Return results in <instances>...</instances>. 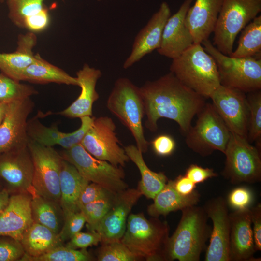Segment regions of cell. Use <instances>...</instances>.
Wrapping results in <instances>:
<instances>
[{
  "label": "cell",
  "instance_id": "obj_1",
  "mask_svg": "<svg viewBox=\"0 0 261 261\" xmlns=\"http://www.w3.org/2000/svg\"><path fill=\"white\" fill-rule=\"evenodd\" d=\"M146 120V127L158 130V121L165 118L175 121L185 135L194 117L206 103L204 97L183 84L172 72L140 87Z\"/></svg>",
  "mask_w": 261,
  "mask_h": 261
},
{
  "label": "cell",
  "instance_id": "obj_2",
  "mask_svg": "<svg viewBox=\"0 0 261 261\" xmlns=\"http://www.w3.org/2000/svg\"><path fill=\"white\" fill-rule=\"evenodd\" d=\"M181 211L178 225L166 245L165 261H199L210 236L208 218L203 207L196 205Z\"/></svg>",
  "mask_w": 261,
  "mask_h": 261
},
{
  "label": "cell",
  "instance_id": "obj_3",
  "mask_svg": "<svg viewBox=\"0 0 261 261\" xmlns=\"http://www.w3.org/2000/svg\"><path fill=\"white\" fill-rule=\"evenodd\" d=\"M170 71L183 84L206 99L220 85L216 62L201 44H193L173 59Z\"/></svg>",
  "mask_w": 261,
  "mask_h": 261
},
{
  "label": "cell",
  "instance_id": "obj_4",
  "mask_svg": "<svg viewBox=\"0 0 261 261\" xmlns=\"http://www.w3.org/2000/svg\"><path fill=\"white\" fill-rule=\"evenodd\" d=\"M169 226L157 218H146L143 213L130 215L121 241L140 259L165 261Z\"/></svg>",
  "mask_w": 261,
  "mask_h": 261
},
{
  "label": "cell",
  "instance_id": "obj_5",
  "mask_svg": "<svg viewBox=\"0 0 261 261\" xmlns=\"http://www.w3.org/2000/svg\"><path fill=\"white\" fill-rule=\"evenodd\" d=\"M107 107L131 132L138 149L146 152L149 143L142 125L145 110L140 87L128 78H118L108 98Z\"/></svg>",
  "mask_w": 261,
  "mask_h": 261
},
{
  "label": "cell",
  "instance_id": "obj_6",
  "mask_svg": "<svg viewBox=\"0 0 261 261\" xmlns=\"http://www.w3.org/2000/svg\"><path fill=\"white\" fill-rule=\"evenodd\" d=\"M201 44L216 62L220 85L245 93L261 89V58H233L224 55L208 39L203 41Z\"/></svg>",
  "mask_w": 261,
  "mask_h": 261
},
{
  "label": "cell",
  "instance_id": "obj_7",
  "mask_svg": "<svg viewBox=\"0 0 261 261\" xmlns=\"http://www.w3.org/2000/svg\"><path fill=\"white\" fill-rule=\"evenodd\" d=\"M261 11V0H223L213 31V44L230 55L237 35Z\"/></svg>",
  "mask_w": 261,
  "mask_h": 261
},
{
  "label": "cell",
  "instance_id": "obj_8",
  "mask_svg": "<svg viewBox=\"0 0 261 261\" xmlns=\"http://www.w3.org/2000/svg\"><path fill=\"white\" fill-rule=\"evenodd\" d=\"M197 119L185 134V143L203 157L215 151L224 154L231 132L212 103L206 102L197 114Z\"/></svg>",
  "mask_w": 261,
  "mask_h": 261
},
{
  "label": "cell",
  "instance_id": "obj_9",
  "mask_svg": "<svg viewBox=\"0 0 261 261\" xmlns=\"http://www.w3.org/2000/svg\"><path fill=\"white\" fill-rule=\"evenodd\" d=\"M224 154L222 175L232 184L255 183L261 180V150L246 138L231 133Z\"/></svg>",
  "mask_w": 261,
  "mask_h": 261
},
{
  "label": "cell",
  "instance_id": "obj_10",
  "mask_svg": "<svg viewBox=\"0 0 261 261\" xmlns=\"http://www.w3.org/2000/svg\"><path fill=\"white\" fill-rule=\"evenodd\" d=\"M60 155L89 182L97 184L113 194L128 188V185L124 181L125 173L121 166H115L95 158L80 143L64 149Z\"/></svg>",
  "mask_w": 261,
  "mask_h": 261
},
{
  "label": "cell",
  "instance_id": "obj_11",
  "mask_svg": "<svg viewBox=\"0 0 261 261\" xmlns=\"http://www.w3.org/2000/svg\"><path fill=\"white\" fill-rule=\"evenodd\" d=\"M28 147L33 164V188L39 194L59 203L62 156L53 147L43 145L29 138Z\"/></svg>",
  "mask_w": 261,
  "mask_h": 261
},
{
  "label": "cell",
  "instance_id": "obj_12",
  "mask_svg": "<svg viewBox=\"0 0 261 261\" xmlns=\"http://www.w3.org/2000/svg\"><path fill=\"white\" fill-rule=\"evenodd\" d=\"M116 126L108 116L94 118L80 144L95 158L106 161L115 166H124L130 159L119 145Z\"/></svg>",
  "mask_w": 261,
  "mask_h": 261
},
{
  "label": "cell",
  "instance_id": "obj_13",
  "mask_svg": "<svg viewBox=\"0 0 261 261\" xmlns=\"http://www.w3.org/2000/svg\"><path fill=\"white\" fill-rule=\"evenodd\" d=\"M210 98L230 131L247 138L249 111L246 94L220 85Z\"/></svg>",
  "mask_w": 261,
  "mask_h": 261
},
{
  "label": "cell",
  "instance_id": "obj_14",
  "mask_svg": "<svg viewBox=\"0 0 261 261\" xmlns=\"http://www.w3.org/2000/svg\"><path fill=\"white\" fill-rule=\"evenodd\" d=\"M33 164L28 145L0 153V183L10 194L32 188Z\"/></svg>",
  "mask_w": 261,
  "mask_h": 261
},
{
  "label": "cell",
  "instance_id": "obj_15",
  "mask_svg": "<svg viewBox=\"0 0 261 261\" xmlns=\"http://www.w3.org/2000/svg\"><path fill=\"white\" fill-rule=\"evenodd\" d=\"M203 208L213 223L204 261H229L231 223L226 200L222 196L212 198Z\"/></svg>",
  "mask_w": 261,
  "mask_h": 261
},
{
  "label": "cell",
  "instance_id": "obj_16",
  "mask_svg": "<svg viewBox=\"0 0 261 261\" xmlns=\"http://www.w3.org/2000/svg\"><path fill=\"white\" fill-rule=\"evenodd\" d=\"M142 195L138 188H127L114 195L110 209L95 230L102 244L121 240L129 214Z\"/></svg>",
  "mask_w": 261,
  "mask_h": 261
},
{
  "label": "cell",
  "instance_id": "obj_17",
  "mask_svg": "<svg viewBox=\"0 0 261 261\" xmlns=\"http://www.w3.org/2000/svg\"><path fill=\"white\" fill-rule=\"evenodd\" d=\"M33 108L30 98L8 104L0 125V153L28 145V117Z\"/></svg>",
  "mask_w": 261,
  "mask_h": 261
},
{
  "label": "cell",
  "instance_id": "obj_18",
  "mask_svg": "<svg viewBox=\"0 0 261 261\" xmlns=\"http://www.w3.org/2000/svg\"><path fill=\"white\" fill-rule=\"evenodd\" d=\"M193 0H185L178 10L168 19L160 47L161 55L172 59L178 57L193 44L191 33L185 23L187 12Z\"/></svg>",
  "mask_w": 261,
  "mask_h": 261
},
{
  "label": "cell",
  "instance_id": "obj_19",
  "mask_svg": "<svg viewBox=\"0 0 261 261\" xmlns=\"http://www.w3.org/2000/svg\"><path fill=\"white\" fill-rule=\"evenodd\" d=\"M170 16L171 10L168 4L163 2L158 11L136 36L131 51L123 63V68H129L160 47L164 26Z\"/></svg>",
  "mask_w": 261,
  "mask_h": 261
},
{
  "label": "cell",
  "instance_id": "obj_20",
  "mask_svg": "<svg viewBox=\"0 0 261 261\" xmlns=\"http://www.w3.org/2000/svg\"><path fill=\"white\" fill-rule=\"evenodd\" d=\"M229 261H256L250 208L230 213Z\"/></svg>",
  "mask_w": 261,
  "mask_h": 261
},
{
  "label": "cell",
  "instance_id": "obj_21",
  "mask_svg": "<svg viewBox=\"0 0 261 261\" xmlns=\"http://www.w3.org/2000/svg\"><path fill=\"white\" fill-rule=\"evenodd\" d=\"M94 118L89 116L80 118V127L70 133L58 130L56 125L47 127L37 118H32L28 120V135L30 139L43 145L53 147L55 145H59L64 149H68L81 143Z\"/></svg>",
  "mask_w": 261,
  "mask_h": 261
},
{
  "label": "cell",
  "instance_id": "obj_22",
  "mask_svg": "<svg viewBox=\"0 0 261 261\" xmlns=\"http://www.w3.org/2000/svg\"><path fill=\"white\" fill-rule=\"evenodd\" d=\"M31 200L29 192L10 195L8 205L0 215V236L20 241L24 232L33 222Z\"/></svg>",
  "mask_w": 261,
  "mask_h": 261
},
{
  "label": "cell",
  "instance_id": "obj_23",
  "mask_svg": "<svg viewBox=\"0 0 261 261\" xmlns=\"http://www.w3.org/2000/svg\"><path fill=\"white\" fill-rule=\"evenodd\" d=\"M223 0H196L188 9L185 23L194 44H201L213 32Z\"/></svg>",
  "mask_w": 261,
  "mask_h": 261
},
{
  "label": "cell",
  "instance_id": "obj_24",
  "mask_svg": "<svg viewBox=\"0 0 261 261\" xmlns=\"http://www.w3.org/2000/svg\"><path fill=\"white\" fill-rule=\"evenodd\" d=\"M76 76L81 89L79 96L69 106L57 114L70 118L92 116L93 104L99 98L96 86L102 72L85 64L77 72Z\"/></svg>",
  "mask_w": 261,
  "mask_h": 261
},
{
  "label": "cell",
  "instance_id": "obj_25",
  "mask_svg": "<svg viewBox=\"0 0 261 261\" xmlns=\"http://www.w3.org/2000/svg\"><path fill=\"white\" fill-rule=\"evenodd\" d=\"M36 44L37 37L34 33L29 31L19 35L14 52L0 53V70L2 73L20 81L24 70L35 59L33 49Z\"/></svg>",
  "mask_w": 261,
  "mask_h": 261
},
{
  "label": "cell",
  "instance_id": "obj_26",
  "mask_svg": "<svg viewBox=\"0 0 261 261\" xmlns=\"http://www.w3.org/2000/svg\"><path fill=\"white\" fill-rule=\"evenodd\" d=\"M88 183L89 182L72 164L63 160L60 174L59 204L64 216L80 211L78 206L79 198L83 189Z\"/></svg>",
  "mask_w": 261,
  "mask_h": 261
},
{
  "label": "cell",
  "instance_id": "obj_27",
  "mask_svg": "<svg viewBox=\"0 0 261 261\" xmlns=\"http://www.w3.org/2000/svg\"><path fill=\"white\" fill-rule=\"evenodd\" d=\"M200 198V194L196 189L189 195L179 194L174 188L173 180H168L153 199V203L148 206L147 212L153 218H158L161 215L196 205Z\"/></svg>",
  "mask_w": 261,
  "mask_h": 261
},
{
  "label": "cell",
  "instance_id": "obj_28",
  "mask_svg": "<svg viewBox=\"0 0 261 261\" xmlns=\"http://www.w3.org/2000/svg\"><path fill=\"white\" fill-rule=\"evenodd\" d=\"M20 81L46 84L55 83L79 86L76 77L69 75L62 69L43 59L39 54L36 55L34 61L23 72Z\"/></svg>",
  "mask_w": 261,
  "mask_h": 261
},
{
  "label": "cell",
  "instance_id": "obj_29",
  "mask_svg": "<svg viewBox=\"0 0 261 261\" xmlns=\"http://www.w3.org/2000/svg\"><path fill=\"white\" fill-rule=\"evenodd\" d=\"M20 242L25 254L31 257L41 256L63 245L58 234L34 222L24 232Z\"/></svg>",
  "mask_w": 261,
  "mask_h": 261
},
{
  "label": "cell",
  "instance_id": "obj_30",
  "mask_svg": "<svg viewBox=\"0 0 261 261\" xmlns=\"http://www.w3.org/2000/svg\"><path fill=\"white\" fill-rule=\"evenodd\" d=\"M29 193L33 222L58 234L64 222L63 212L59 203L39 194L33 187Z\"/></svg>",
  "mask_w": 261,
  "mask_h": 261
},
{
  "label": "cell",
  "instance_id": "obj_31",
  "mask_svg": "<svg viewBox=\"0 0 261 261\" xmlns=\"http://www.w3.org/2000/svg\"><path fill=\"white\" fill-rule=\"evenodd\" d=\"M124 150L140 171L141 179L138 188L143 195L153 199L168 182L167 176L163 172L157 173L150 170L144 160L142 152L136 146L129 145L124 147Z\"/></svg>",
  "mask_w": 261,
  "mask_h": 261
},
{
  "label": "cell",
  "instance_id": "obj_32",
  "mask_svg": "<svg viewBox=\"0 0 261 261\" xmlns=\"http://www.w3.org/2000/svg\"><path fill=\"white\" fill-rule=\"evenodd\" d=\"M261 15L257 16L243 29L237 48L229 56L233 58H261Z\"/></svg>",
  "mask_w": 261,
  "mask_h": 261
},
{
  "label": "cell",
  "instance_id": "obj_33",
  "mask_svg": "<svg viewBox=\"0 0 261 261\" xmlns=\"http://www.w3.org/2000/svg\"><path fill=\"white\" fill-rule=\"evenodd\" d=\"M37 93V91L32 86L0 73V103L9 104L23 100Z\"/></svg>",
  "mask_w": 261,
  "mask_h": 261
},
{
  "label": "cell",
  "instance_id": "obj_34",
  "mask_svg": "<svg viewBox=\"0 0 261 261\" xmlns=\"http://www.w3.org/2000/svg\"><path fill=\"white\" fill-rule=\"evenodd\" d=\"M249 111L247 139L250 143L255 142L256 147L261 150V90L248 93L246 95Z\"/></svg>",
  "mask_w": 261,
  "mask_h": 261
},
{
  "label": "cell",
  "instance_id": "obj_35",
  "mask_svg": "<svg viewBox=\"0 0 261 261\" xmlns=\"http://www.w3.org/2000/svg\"><path fill=\"white\" fill-rule=\"evenodd\" d=\"M93 259L86 249L79 250L62 245L37 257L25 253L20 261H89Z\"/></svg>",
  "mask_w": 261,
  "mask_h": 261
},
{
  "label": "cell",
  "instance_id": "obj_36",
  "mask_svg": "<svg viewBox=\"0 0 261 261\" xmlns=\"http://www.w3.org/2000/svg\"><path fill=\"white\" fill-rule=\"evenodd\" d=\"M44 0H7L8 16L16 26L23 28L24 20L39 12Z\"/></svg>",
  "mask_w": 261,
  "mask_h": 261
},
{
  "label": "cell",
  "instance_id": "obj_37",
  "mask_svg": "<svg viewBox=\"0 0 261 261\" xmlns=\"http://www.w3.org/2000/svg\"><path fill=\"white\" fill-rule=\"evenodd\" d=\"M115 194L88 203L80 209V211L85 218L87 226L90 231H95L110 209Z\"/></svg>",
  "mask_w": 261,
  "mask_h": 261
},
{
  "label": "cell",
  "instance_id": "obj_38",
  "mask_svg": "<svg viewBox=\"0 0 261 261\" xmlns=\"http://www.w3.org/2000/svg\"><path fill=\"white\" fill-rule=\"evenodd\" d=\"M139 259L121 240L102 244L97 255L99 261H135Z\"/></svg>",
  "mask_w": 261,
  "mask_h": 261
},
{
  "label": "cell",
  "instance_id": "obj_39",
  "mask_svg": "<svg viewBox=\"0 0 261 261\" xmlns=\"http://www.w3.org/2000/svg\"><path fill=\"white\" fill-rule=\"evenodd\" d=\"M226 201L228 206L234 211L243 210L251 207L254 194L248 187H238L230 191Z\"/></svg>",
  "mask_w": 261,
  "mask_h": 261
},
{
  "label": "cell",
  "instance_id": "obj_40",
  "mask_svg": "<svg viewBox=\"0 0 261 261\" xmlns=\"http://www.w3.org/2000/svg\"><path fill=\"white\" fill-rule=\"evenodd\" d=\"M86 222L85 218L80 212L68 214L64 216V222L58 235L63 243L69 240L80 232Z\"/></svg>",
  "mask_w": 261,
  "mask_h": 261
},
{
  "label": "cell",
  "instance_id": "obj_41",
  "mask_svg": "<svg viewBox=\"0 0 261 261\" xmlns=\"http://www.w3.org/2000/svg\"><path fill=\"white\" fill-rule=\"evenodd\" d=\"M25 252L20 241L0 236V261H20Z\"/></svg>",
  "mask_w": 261,
  "mask_h": 261
},
{
  "label": "cell",
  "instance_id": "obj_42",
  "mask_svg": "<svg viewBox=\"0 0 261 261\" xmlns=\"http://www.w3.org/2000/svg\"><path fill=\"white\" fill-rule=\"evenodd\" d=\"M113 194L101 186L94 183H88L83 189L79 197L78 206L79 209L85 205L103 199Z\"/></svg>",
  "mask_w": 261,
  "mask_h": 261
},
{
  "label": "cell",
  "instance_id": "obj_43",
  "mask_svg": "<svg viewBox=\"0 0 261 261\" xmlns=\"http://www.w3.org/2000/svg\"><path fill=\"white\" fill-rule=\"evenodd\" d=\"M101 242V237L95 231L84 232H79L72 237L66 246L72 248L86 249V248L97 245Z\"/></svg>",
  "mask_w": 261,
  "mask_h": 261
},
{
  "label": "cell",
  "instance_id": "obj_44",
  "mask_svg": "<svg viewBox=\"0 0 261 261\" xmlns=\"http://www.w3.org/2000/svg\"><path fill=\"white\" fill-rule=\"evenodd\" d=\"M49 19L48 10L44 6L39 12L27 17L24 20L23 28L33 33L40 32L48 27Z\"/></svg>",
  "mask_w": 261,
  "mask_h": 261
},
{
  "label": "cell",
  "instance_id": "obj_45",
  "mask_svg": "<svg viewBox=\"0 0 261 261\" xmlns=\"http://www.w3.org/2000/svg\"><path fill=\"white\" fill-rule=\"evenodd\" d=\"M151 145L154 152L157 155L162 157L171 155L176 147L174 139L167 134L157 136L151 142Z\"/></svg>",
  "mask_w": 261,
  "mask_h": 261
},
{
  "label": "cell",
  "instance_id": "obj_46",
  "mask_svg": "<svg viewBox=\"0 0 261 261\" xmlns=\"http://www.w3.org/2000/svg\"><path fill=\"white\" fill-rule=\"evenodd\" d=\"M185 175L197 184L203 183L209 178L217 177L218 174L212 168H203L197 164H192L187 169Z\"/></svg>",
  "mask_w": 261,
  "mask_h": 261
},
{
  "label": "cell",
  "instance_id": "obj_47",
  "mask_svg": "<svg viewBox=\"0 0 261 261\" xmlns=\"http://www.w3.org/2000/svg\"><path fill=\"white\" fill-rule=\"evenodd\" d=\"M251 224L256 251H261V204L250 207Z\"/></svg>",
  "mask_w": 261,
  "mask_h": 261
},
{
  "label": "cell",
  "instance_id": "obj_48",
  "mask_svg": "<svg viewBox=\"0 0 261 261\" xmlns=\"http://www.w3.org/2000/svg\"><path fill=\"white\" fill-rule=\"evenodd\" d=\"M173 184L175 189L183 195L191 194L196 190V184L185 175H179L173 181Z\"/></svg>",
  "mask_w": 261,
  "mask_h": 261
},
{
  "label": "cell",
  "instance_id": "obj_49",
  "mask_svg": "<svg viewBox=\"0 0 261 261\" xmlns=\"http://www.w3.org/2000/svg\"><path fill=\"white\" fill-rule=\"evenodd\" d=\"M10 194L5 189L0 192V215L3 212L8 204Z\"/></svg>",
  "mask_w": 261,
  "mask_h": 261
},
{
  "label": "cell",
  "instance_id": "obj_50",
  "mask_svg": "<svg viewBox=\"0 0 261 261\" xmlns=\"http://www.w3.org/2000/svg\"><path fill=\"white\" fill-rule=\"evenodd\" d=\"M8 104L0 103V125L5 117Z\"/></svg>",
  "mask_w": 261,
  "mask_h": 261
},
{
  "label": "cell",
  "instance_id": "obj_51",
  "mask_svg": "<svg viewBox=\"0 0 261 261\" xmlns=\"http://www.w3.org/2000/svg\"><path fill=\"white\" fill-rule=\"evenodd\" d=\"M4 189L3 186H2L1 184L0 183V192L2 191Z\"/></svg>",
  "mask_w": 261,
  "mask_h": 261
},
{
  "label": "cell",
  "instance_id": "obj_52",
  "mask_svg": "<svg viewBox=\"0 0 261 261\" xmlns=\"http://www.w3.org/2000/svg\"><path fill=\"white\" fill-rule=\"evenodd\" d=\"M5 0H0L1 2H3Z\"/></svg>",
  "mask_w": 261,
  "mask_h": 261
}]
</instances>
